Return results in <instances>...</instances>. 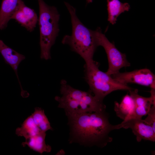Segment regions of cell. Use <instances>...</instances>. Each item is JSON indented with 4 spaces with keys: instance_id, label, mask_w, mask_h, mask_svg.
<instances>
[{
    "instance_id": "obj_5",
    "label": "cell",
    "mask_w": 155,
    "mask_h": 155,
    "mask_svg": "<svg viewBox=\"0 0 155 155\" xmlns=\"http://www.w3.org/2000/svg\"><path fill=\"white\" fill-rule=\"evenodd\" d=\"M99 66L98 63L93 60L85 63L84 66V78L89 86V91L98 99L103 101L105 97L113 91L133 89L101 71Z\"/></svg>"
},
{
    "instance_id": "obj_3",
    "label": "cell",
    "mask_w": 155,
    "mask_h": 155,
    "mask_svg": "<svg viewBox=\"0 0 155 155\" xmlns=\"http://www.w3.org/2000/svg\"><path fill=\"white\" fill-rule=\"evenodd\" d=\"M70 14L72 27L71 35L64 36L61 42L68 45L71 49L79 55L86 63L93 60L94 53L98 46L92 30L86 27L76 14L75 9L64 2Z\"/></svg>"
},
{
    "instance_id": "obj_10",
    "label": "cell",
    "mask_w": 155,
    "mask_h": 155,
    "mask_svg": "<svg viewBox=\"0 0 155 155\" xmlns=\"http://www.w3.org/2000/svg\"><path fill=\"white\" fill-rule=\"evenodd\" d=\"M12 19L30 32L33 31L38 21L34 11L26 6L23 1L11 16V20Z\"/></svg>"
},
{
    "instance_id": "obj_9",
    "label": "cell",
    "mask_w": 155,
    "mask_h": 155,
    "mask_svg": "<svg viewBox=\"0 0 155 155\" xmlns=\"http://www.w3.org/2000/svg\"><path fill=\"white\" fill-rule=\"evenodd\" d=\"M129 91V95L133 100L134 105L132 112L125 120L130 118L142 119L143 116L147 114L152 106H155V90H151V95L149 97L139 95L137 89H132Z\"/></svg>"
},
{
    "instance_id": "obj_12",
    "label": "cell",
    "mask_w": 155,
    "mask_h": 155,
    "mask_svg": "<svg viewBox=\"0 0 155 155\" xmlns=\"http://www.w3.org/2000/svg\"><path fill=\"white\" fill-rule=\"evenodd\" d=\"M0 52L5 62L9 65L13 69L16 74L18 73L19 65L25 57L6 45L0 40Z\"/></svg>"
},
{
    "instance_id": "obj_18",
    "label": "cell",
    "mask_w": 155,
    "mask_h": 155,
    "mask_svg": "<svg viewBox=\"0 0 155 155\" xmlns=\"http://www.w3.org/2000/svg\"><path fill=\"white\" fill-rule=\"evenodd\" d=\"M147 115V117L143 120L145 123L151 126L155 131V106H152Z\"/></svg>"
},
{
    "instance_id": "obj_16",
    "label": "cell",
    "mask_w": 155,
    "mask_h": 155,
    "mask_svg": "<svg viewBox=\"0 0 155 155\" xmlns=\"http://www.w3.org/2000/svg\"><path fill=\"white\" fill-rule=\"evenodd\" d=\"M40 132L41 131L35 124L31 115L24 120L21 127L16 129L15 133L17 136L23 137L26 139Z\"/></svg>"
},
{
    "instance_id": "obj_8",
    "label": "cell",
    "mask_w": 155,
    "mask_h": 155,
    "mask_svg": "<svg viewBox=\"0 0 155 155\" xmlns=\"http://www.w3.org/2000/svg\"><path fill=\"white\" fill-rule=\"evenodd\" d=\"M115 127L116 129L121 128L131 129L138 142L142 140L155 141V131L142 119L130 118L124 120L121 123L115 125Z\"/></svg>"
},
{
    "instance_id": "obj_15",
    "label": "cell",
    "mask_w": 155,
    "mask_h": 155,
    "mask_svg": "<svg viewBox=\"0 0 155 155\" xmlns=\"http://www.w3.org/2000/svg\"><path fill=\"white\" fill-rule=\"evenodd\" d=\"M134 105L133 98L129 94H127L123 97L120 103L115 102L114 110L117 116L124 120L130 114Z\"/></svg>"
},
{
    "instance_id": "obj_11",
    "label": "cell",
    "mask_w": 155,
    "mask_h": 155,
    "mask_svg": "<svg viewBox=\"0 0 155 155\" xmlns=\"http://www.w3.org/2000/svg\"><path fill=\"white\" fill-rule=\"evenodd\" d=\"M22 0H3L0 10V30L5 28Z\"/></svg>"
},
{
    "instance_id": "obj_17",
    "label": "cell",
    "mask_w": 155,
    "mask_h": 155,
    "mask_svg": "<svg viewBox=\"0 0 155 155\" xmlns=\"http://www.w3.org/2000/svg\"><path fill=\"white\" fill-rule=\"evenodd\" d=\"M31 116L35 124L41 131L46 132L52 130L43 110L39 107L35 108Z\"/></svg>"
},
{
    "instance_id": "obj_19",
    "label": "cell",
    "mask_w": 155,
    "mask_h": 155,
    "mask_svg": "<svg viewBox=\"0 0 155 155\" xmlns=\"http://www.w3.org/2000/svg\"><path fill=\"white\" fill-rule=\"evenodd\" d=\"M86 1L87 3H92L93 0H86Z\"/></svg>"
},
{
    "instance_id": "obj_6",
    "label": "cell",
    "mask_w": 155,
    "mask_h": 155,
    "mask_svg": "<svg viewBox=\"0 0 155 155\" xmlns=\"http://www.w3.org/2000/svg\"><path fill=\"white\" fill-rule=\"evenodd\" d=\"M93 34L98 46H102L106 53L108 63V68L106 73L112 75L119 72L122 68L130 66L125 54L121 52L115 46L114 43L111 42L103 34L101 29L98 27L93 30Z\"/></svg>"
},
{
    "instance_id": "obj_13",
    "label": "cell",
    "mask_w": 155,
    "mask_h": 155,
    "mask_svg": "<svg viewBox=\"0 0 155 155\" xmlns=\"http://www.w3.org/2000/svg\"><path fill=\"white\" fill-rule=\"evenodd\" d=\"M46 132L41 131L36 135L26 139L22 144L24 147L28 146L31 149L40 154L51 152V146L45 142Z\"/></svg>"
},
{
    "instance_id": "obj_7",
    "label": "cell",
    "mask_w": 155,
    "mask_h": 155,
    "mask_svg": "<svg viewBox=\"0 0 155 155\" xmlns=\"http://www.w3.org/2000/svg\"><path fill=\"white\" fill-rule=\"evenodd\" d=\"M111 75L117 81L123 84L134 83L155 89V75L147 68L130 72H119Z\"/></svg>"
},
{
    "instance_id": "obj_2",
    "label": "cell",
    "mask_w": 155,
    "mask_h": 155,
    "mask_svg": "<svg viewBox=\"0 0 155 155\" xmlns=\"http://www.w3.org/2000/svg\"><path fill=\"white\" fill-rule=\"evenodd\" d=\"M61 96H56L55 99L58 107L63 108L69 116L105 110L106 106L90 91L86 92L75 88L65 80L60 82Z\"/></svg>"
},
{
    "instance_id": "obj_1",
    "label": "cell",
    "mask_w": 155,
    "mask_h": 155,
    "mask_svg": "<svg viewBox=\"0 0 155 155\" xmlns=\"http://www.w3.org/2000/svg\"><path fill=\"white\" fill-rule=\"evenodd\" d=\"M70 127V142L86 146L103 148L111 142L110 133L115 129L105 110L67 116Z\"/></svg>"
},
{
    "instance_id": "obj_4",
    "label": "cell",
    "mask_w": 155,
    "mask_h": 155,
    "mask_svg": "<svg viewBox=\"0 0 155 155\" xmlns=\"http://www.w3.org/2000/svg\"><path fill=\"white\" fill-rule=\"evenodd\" d=\"M39 6L38 22L40 32L41 59H51L50 50L59 31L60 15L57 8L49 6L43 0H38Z\"/></svg>"
},
{
    "instance_id": "obj_14",
    "label": "cell",
    "mask_w": 155,
    "mask_h": 155,
    "mask_svg": "<svg viewBox=\"0 0 155 155\" xmlns=\"http://www.w3.org/2000/svg\"><path fill=\"white\" fill-rule=\"evenodd\" d=\"M108 21L111 24H115L118 16L125 11H128L130 5L127 3H123L119 0H107Z\"/></svg>"
}]
</instances>
